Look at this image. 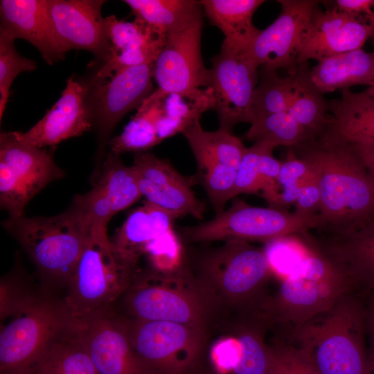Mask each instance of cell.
I'll return each mask as SVG.
<instances>
[{"label": "cell", "mask_w": 374, "mask_h": 374, "mask_svg": "<svg viewBox=\"0 0 374 374\" xmlns=\"http://www.w3.org/2000/svg\"><path fill=\"white\" fill-rule=\"evenodd\" d=\"M314 168L320 192V233H344L374 215V190L353 146L324 131L292 147Z\"/></svg>", "instance_id": "1"}, {"label": "cell", "mask_w": 374, "mask_h": 374, "mask_svg": "<svg viewBox=\"0 0 374 374\" xmlns=\"http://www.w3.org/2000/svg\"><path fill=\"white\" fill-rule=\"evenodd\" d=\"M273 272L264 250L231 240L199 259L195 276L217 315L261 319L270 296L265 287Z\"/></svg>", "instance_id": "2"}, {"label": "cell", "mask_w": 374, "mask_h": 374, "mask_svg": "<svg viewBox=\"0 0 374 374\" xmlns=\"http://www.w3.org/2000/svg\"><path fill=\"white\" fill-rule=\"evenodd\" d=\"M287 343L303 352L319 374H367L366 301L345 294L304 323Z\"/></svg>", "instance_id": "3"}, {"label": "cell", "mask_w": 374, "mask_h": 374, "mask_svg": "<svg viewBox=\"0 0 374 374\" xmlns=\"http://www.w3.org/2000/svg\"><path fill=\"white\" fill-rule=\"evenodd\" d=\"M107 235V226L91 225L63 303L74 320L114 310L138 270Z\"/></svg>", "instance_id": "4"}, {"label": "cell", "mask_w": 374, "mask_h": 374, "mask_svg": "<svg viewBox=\"0 0 374 374\" xmlns=\"http://www.w3.org/2000/svg\"><path fill=\"white\" fill-rule=\"evenodd\" d=\"M305 236L306 256L294 272L280 279L263 314L268 328L277 327L285 343L304 323L352 292L346 279Z\"/></svg>", "instance_id": "5"}, {"label": "cell", "mask_w": 374, "mask_h": 374, "mask_svg": "<svg viewBox=\"0 0 374 374\" xmlns=\"http://www.w3.org/2000/svg\"><path fill=\"white\" fill-rule=\"evenodd\" d=\"M126 315L138 321H164L209 330L217 312L194 274L182 265L162 272L138 269L122 296Z\"/></svg>", "instance_id": "6"}, {"label": "cell", "mask_w": 374, "mask_h": 374, "mask_svg": "<svg viewBox=\"0 0 374 374\" xmlns=\"http://www.w3.org/2000/svg\"><path fill=\"white\" fill-rule=\"evenodd\" d=\"M3 227L20 244L42 278L66 287L84 249L91 223L73 202L51 217H9Z\"/></svg>", "instance_id": "7"}, {"label": "cell", "mask_w": 374, "mask_h": 374, "mask_svg": "<svg viewBox=\"0 0 374 374\" xmlns=\"http://www.w3.org/2000/svg\"><path fill=\"white\" fill-rule=\"evenodd\" d=\"M0 374L32 371L71 323L63 301L30 291L0 311Z\"/></svg>", "instance_id": "8"}, {"label": "cell", "mask_w": 374, "mask_h": 374, "mask_svg": "<svg viewBox=\"0 0 374 374\" xmlns=\"http://www.w3.org/2000/svg\"><path fill=\"white\" fill-rule=\"evenodd\" d=\"M126 319L132 346L148 374H200L208 329Z\"/></svg>", "instance_id": "9"}, {"label": "cell", "mask_w": 374, "mask_h": 374, "mask_svg": "<svg viewBox=\"0 0 374 374\" xmlns=\"http://www.w3.org/2000/svg\"><path fill=\"white\" fill-rule=\"evenodd\" d=\"M320 224L319 215L289 213L283 208L253 206L237 201L212 220L184 227L181 232L186 240L191 242L231 240L269 242L317 230Z\"/></svg>", "instance_id": "10"}, {"label": "cell", "mask_w": 374, "mask_h": 374, "mask_svg": "<svg viewBox=\"0 0 374 374\" xmlns=\"http://www.w3.org/2000/svg\"><path fill=\"white\" fill-rule=\"evenodd\" d=\"M154 64L123 68L105 78H92L85 86L86 103L98 141L93 183L100 176L101 163L105 160L106 145L112 130L125 115L134 108L138 109L154 91Z\"/></svg>", "instance_id": "11"}, {"label": "cell", "mask_w": 374, "mask_h": 374, "mask_svg": "<svg viewBox=\"0 0 374 374\" xmlns=\"http://www.w3.org/2000/svg\"><path fill=\"white\" fill-rule=\"evenodd\" d=\"M64 177L48 151L19 140L13 132L0 134V204L9 217L24 215L29 200L50 182Z\"/></svg>", "instance_id": "12"}, {"label": "cell", "mask_w": 374, "mask_h": 374, "mask_svg": "<svg viewBox=\"0 0 374 374\" xmlns=\"http://www.w3.org/2000/svg\"><path fill=\"white\" fill-rule=\"evenodd\" d=\"M202 9L166 34L165 44L154 62L153 78L157 88L150 95H191L210 87V69L201 55Z\"/></svg>", "instance_id": "13"}, {"label": "cell", "mask_w": 374, "mask_h": 374, "mask_svg": "<svg viewBox=\"0 0 374 374\" xmlns=\"http://www.w3.org/2000/svg\"><path fill=\"white\" fill-rule=\"evenodd\" d=\"M248 48L223 41L220 51L212 58L210 88L220 129L231 132L238 123H251L252 101L259 79V66Z\"/></svg>", "instance_id": "14"}, {"label": "cell", "mask_w": 374, "mask_h": 374, "mask_svg": "<svg viewBox=\"0 0 374 374\" xmlns=\"http://www.w3.org/2000/svg\"><path fill=\"white\" fill-rule=\"evenodd\" d=\"M197 161L203 187L217 213L233 197L235 181L247 148L231 132L206 131L199 120L181 133Z\"/></svg>", "instance_id": "15"}, {"label": "cell", "mask_w": 374, "mask_h": 374, "mask_svg": "<svg viewBox=\"0 0 374 374\" xmlns=\"http://www.w3.org/2000/svg\"><path fill=\"white\" fill-rule=\"evenodd\" d=\"M281 10L276 20L261 30L247 48L260 68L276 71L287 69L293 73L303 37L318 1L279 0Z\"/></svg>", "instance_id": "16"}, {"label": "cell", "mask_w": 374, "mask_h": 374, "mask_svg": "<svg viewBox=\"0 0 374 374\" xmlns=\"http://www.w3.org/2000/svg\"><path fill=\"white\" fill-rule=\"evenodd\" d=\"M309 238L346 279L353 293L366 302L374 301V215L351 231Z\"/></svg>", "instance_id": "17"}, {"label": "cell", "mask_w": 374, "mask_h": 374, "mask_svg": "<svg viewBox=\"0 0 374 374\" xmlns=\"http://www.w3.org/2000/svg\"><path fill=\"white\" fill-rule=\"evenodd\" d=\"M103 0H48L55 39L64 56L70 50L92 53L103 64L110 58Z\"/></svg>", "instance_id": "18"}, {"label": "cell", "mask_w": 374, "mask_h": 374, "mask_svg": "<svg viewBox=\"0 0 374 374\" xmlns=\"http://www.w3.org/2000/svg\"><path fill=\"white\" fill-rule=\"evenodd\" d=\"M73 321L99 374H148L132 346L125 317L112 310Z\"/></svg>", "instance_id": "19"}, {"label": "cell", "mask_w": 374, "mask_h": 374, "mask_svg": "<svg viewBox=\"0 0 374 374\" xmlns=\"http://www.w3.org/2000/svg\"><path fill=\"white\" fill-rule=\"evenodd\" d=\"M374 39L368 24L339 11L336 6L323 11L315 6L296 59V66L309 60L317 62L344 52L362 48Z\"/></svg>", "instance_id": "20"}, {"label": "cell", "mask_w": 374, "mask_h": 374, "mask_svg": "<svg viewBox=\"0 0 374 374\" xmlns=\"http://www.w3.org/2000/svg\"><path fill=\"white\" fill-rule=\"evenodd\" d=\"M133 167L141 194L148 202L178 217H203L204 204L196 197L189 181L167 160L149 152H138Z\"/></svg>", "instance_id": "21"}, {"label": "cell", "mask_w": 374, "mask_h": 374, "mask_svg": "<svg viewBox=\"0 0 374 374\" xmlns=\"http://www.w3.org/2000/svg\"><path fill=\"white\" fill-rule=\"evenodd\" d=\"M142 196L133 166L123 164L119 154L109 152L103 163L100 176L93 188L73 202L91 225L107 226L118 212L127 208Z\"/></svg>", "instance_id": "22"}, {"label": "cell", "mask_w": 374, "mask_h": 374, "mask_svg": "<svg viewBox=\"0 0 374 374\" xmlns=\"http://www.w3.org/2000/svg\"><path fill=\"white\" fill-rule=\"evenodd\" d=\"M91 128L85 86L71 76L60 98L39 121L26 132L13 134L20 141L43 148L81 136Z\"/></svg>", "instance_id": "23"}, {"label": "cell", "mask_w": 374, "mask_h": 374, "mask_svg": "<svg viewBox=\"0 0 374 374\" xmlns=\"http://www.w3.org/2000/svg\"><path fill=\"white\" fill-rule=\"evenodd\" d=\"M105 21L111 56L93 78H105L123 68L154 63L165 44L166 34L136 19L128 22L110 15Z\"/></svg>", "instance_id": "24"}, {"label": "cell", "mask_w": 374, "mask_h": 374, "mask_svg": "<svg viewBox=\"0 0 374 374\" xmlns=\"http://www.w3.org/2000/svg\"><path fill=\"white\" fill-rule=\"evenodd\" d=\"M0 17V33L30 42L48 64L64 58L55 39L48 0H1Z\"/></svg>", "instance_id": "25"}, {"label": "cell", "mask_w": 374, "mask_h": 374, "mask_svg": "<svg viewBox=\"0 0 374 374\" xmlns=\"http://www.w3.org/2000/svg\"><path fill=\"white\" fill-rule=\"evenodd\" d=\"M330 122L326 132L350 144L374 146V99L365 91L341 90L328 102Z\"/></svg>", "instance_id": "26"}, {"label": "cell", "mask_w": 374, "mask_h": 374, "mask_svg": "<svg viewBox=\"0 0 374 374\" xmlns=\"http://www.w3.org/2000/svg\"><path fill=\"white\" fill-rule=\"evenodd\" d=\"M313 83L323 94L374 82V51L358 48L318 61L310 70Z\"/></svg>", "instance_id": "27"}, {"label": "cell", "mask_w": 374, "mask_h": 374, "mask_svg": "<svg viewBox=\"0 0 374 374\" xmlns=\"http://www.w3.org/2000/svg\"><path fill=\"white\" fill-rule=\"evenodd\" d=\"M178 216L148 201L133 211L112 240L116 248L138 263L147 247L172 229Z\"/></svg>", "instance_id": "28"}, {"label": "cell", "mask_w": 374, "mask_h": 374, "mask_svg": "<svg viewBox=\"0 0 374 374\" xmlns=\"http://www.w3.org/2000/svg\"><path fill=\"white\" fill-rule=\"evenodd\" d=\"M207 18L224 34V41L249 48L261 30L252 22L263 0L199 1Z\"/></svg>", "instance_id": "29"}, {"label": "cell", "mask_w": 374, "mask_h": 374, "mask_svg": "<svg viewBox=\"0 0 374 374\" xmlns=\"http://www.w3.org/2000/svg\"><path fill=\"white\" fill-rule=\"evenodd\" d=\"M32 374H99L73 321L46 348Z\"/></svg>", "instance_id": "30"}, {"label": "cell", "mask_w": 374, "mask_h": 374, "mask_svg": "<svg viewBox=\"0 0 374 374\" xmlns=\"http://www.w3.org/2000/svg\"><path fill=\"white\" fill-rule=\"evenodd\" d=\"M308 62L297 65L288 113L311 139L321 134L330 122L328 102L313 83Z\"/></svg>", "instance_id": "31"}, {"label": "cell", "mask_w": 374, "mask_h": 374, "mask_svg": "<svg viewBox=\"0 0 374 374\" xmlns=\"http://www.w3.org/2000/svg\"><path fill=\"white\" fill-rule=\"evenodd\" d=\"M161 98L160 114L156 124L159 142L182 132L199 120L202 114L214 109L210 87L191 95L169 93Z\"/></svg>", "instance_id": "32"}, {"label": "cell", "mask_w": 374, "mask_h": 374, "mask_svg": "<svg viewBox=\"0 0 374 374\" xmlns=\"http://www.w3.org/2000/svg\"><path fill=\"white\" fill-rule=\"evenodd\" d=\"M240 344V355L231 374H267L270 348L265 341L266 323L253 317H235L228 325Z\"/></svg>", "instance_id": "33"}, {"label": "cell", "mask_w": 374, "mask_h": 374, "mask_svg": "<svg viewBox=\"0 0 374 374\" xmlns=\"http://www.w3.org/2000/svg\"><path fill=\"white\" fill-rule=\"evenodd\" d=\"M161 104V98L150 96L145 98L122 133L109 141L111 152L119 155L127 152H143L159 144L156 124Z\"/></svg>", "instance_id": "34"}, {"label": "cell", "mask_w": 374, "mask_h": 374, "mask_svg": "<svg viewBox=\"0 0 374 374\" xmlns=\"http://www.w3.org/2000/svg\"><path fill=\"white\" fill-rule=\"evenodd\" d=\"M135 19L167 34L202 9L193 0H124Z\"/></svg>", "instance_id": "35"}, {"label": "cell", "mask_w": 374, "mask_h": 374, "mask_svg": "<svg viewBox=\"0 0 374 374\" xmlns=\"http://www.w3.org/2000/svg\"><path fill=\"white\" fill-rule=\"evenodd\" d=\"M294 73L285 78L276 71L260 67L252 101V120L287 112L294 87Z\"/></svg>", "instance_id": "36"}, {"label": "cell", "mask_w": 374, "mask_h": 374, "mask_svg": "<svg viewBox=\"0 0 374 374\" xmlns=\"http://www.w3.org/2000/svg\"><path fill=\"white\" fill-rule=\"evenodd\" d=\"M245 138L254 142L265 141L287 147L312 139L288 112L268 115L253 121Z\"/></svg>", "instance_id": "37"}, {"label": "cell", "mask_w": 374, "mask_h": 374, "mask_svg": "<svg viewBox=\"0 0 374 374\" xmlns=\"http://www.w3.org/2000/svg\"><path fill=\"white\" fill-rule=\"evenodd\" d=\"M15 39L0 33V120L8 103L10 88L21 72L36 69V62L21 56L15 47Z\"/></svg>", "instance_id": "38"}, {"label": "cell", "mask_w": 374, "mask_h": 374, "mask_svg": "<svg viewBox=\"0 0 374 374\" xmlns=\"http://www.w3.org/2000/svg\"><path fill=\"white\" fill-rule=\"evenodd\" d=\"M316 181L317 177L313 166L308 161L297 157L291 149L287 160L282 161L278 177L283 207L295 203L299 190Z\"/></svg>", "instance_id": "39"}, {"label": "cell", "mask_w": 374, "mask_h": 374, "mask_svg": "<svg viewBox=\"0 0 374 374\" xmlns=\"http://www.w3.org/2000/svg\"><path fill=\"white\" fill-rule=\"evenodd\" d=\"M269 348L267 374H319L310 359L292 344L277 340Z\"/></svg>", "instance_id": "40"}, {"label": "cell", "mask_w": 374, "mask_h": 374, "mask_svg": "<svg viewBox=\"0 0 374 374\" xmlns=\"http://www.w3.org/2000/svg\"><path fill=\"white\" fill-rule=\"evenodd\" d=\"M145 254L150 267L159 271H172L183 265L181 246L172 229L152 242Z\"/></svg>", "instance_id": "41"}, {"label": "cell", "mask_w": 374, "mask_h": 374, "mask_svg": "<svg viewBox=\"0 0 374 374\" xmlns=\"http://www.w3.org/2000/svg\"><path fill=\"white\" fill-rule=\"evenodd\" d=\"M259 142L247 148L235 181L233 197L243 193H257L262 189L259 168Z\"/></svg>", "instance_id": "42"}, {"label": "cell", "mask_w": 374, "mask_h": 374, "mask_svg": "<svg viewBox=\"0 0 374 374\" xmlns=\"http://www.w3.org/2000/svg\"><path fill=\"white\" fill-rule=\"evenodd\" d=\"M295 211L300 213L317 215L320 210V192L318 181L301 187L297 193Z\"/></svg>", "instance_id": "43"}, {"label": "cell", "mask_w": 374, "mask_h": 374, "mask_svg": "<svg viewBox=\"0 0 374 374\" xmlns=\"http://www.w3.org/2000/svg\"><path fill=\"white\" fill-rule=\"evenodd\" d=\"M337 9L369 24L374 29V0H337Z\"/></svg>", "instance_id": "44"}, {"label": "cell", "mask_w": 374, "mask_h": 374, "mask_svg": "<svg viewBox=\"0 0 374 374\" xmlns=\"http://www.w3.org/2000/svg\"><path fill=\"white\" fill-rule=\"evenodd\" d=\"M368 372L374 374V301L366 302Z\"/></svg>", "instance_id": "45"}, {"label": "cell", "mask_w": 374, "mask_h": 374, "mask_svg": "<svg viewBox=\"0 0 374 374\" xmlns=\"http://www.w3.org/2000/svg\"><path fill=\"white\" fill-rule=\"evenodd\" d=\"M365 166L374 190V146L350 144Z\"/></svg>", "instance_id": "46"}, {"label": "cell", "mask_w": 374, "mask_h": 374, "mask_svg": "<svg viewBox=\"0 0 374 374\" xmlns=\"http://www.w3.org/2000/svg\"><path fill=\"white\" fill-rule=\"evenodd\" d=\"M370 97L374 99V82L373 84L368 87V89L364 91Z\"/></svg>", "instance_id": "47"}, {"label": "cell", "mask_w": 374, "mask_h": 374, "mask_svg": "<svg viewBox=\"0 0 374 374\" xmlns=\"http://www.w3.org/2000/svg\"><path fill=\"white\" fill-rule=\"evenodd\" d=\"M1 374H32V371H26L10 373H1Z\"/></svg>", "instance_id": "48"}, {"label": "cell", "mask_w": 374, "mask_h": 374, "mask_svg": "<svg viewBox=\"0 0 374 374\" xmlns=\"http://www.w3.org/2000/svg\"><path fill=\"white\" fill-rule=\"evenodd\" d=\"M202 374H203V373H202Z\"/></svg>", "instance_id": "49"}]
</instances>
